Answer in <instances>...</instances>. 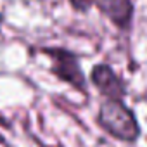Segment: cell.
<instances>
[{"mask_svg":"<svg viewBox=\"0 0 147 147\" xmlns=\"http://www.w3.org/2000/svg\"><path fill=\"white\" fill-rule=\"evenodd\" d=\"M97 2L102 12L107 14V18L113 23H116L119 28H126L130 24L131 12H133L131 0H97Z\"/></svg>","mask_w":147,"mask_h":147,"instance_id":"obj_4","label":"cell"},{"mask_svg":"<svg viewBox=\"0 0 147 147\" xmlns=\"http://www.w3.org/2000/svg\"><path fill=\"white\" fill-rule=\"evenodd\" d=\"M49 54L54 61L52 69L61 80L75 85L76 88H85V78H83V73L75 55L66 50H61V49L49 50Z\"/></svg>","mask_w":147,"mask_h":147,"instance_id":"obj_2","label":"cell"},{"mask_svg":"<svg viewBox=\"0 0 147 147\" xmlns=\"http://www.w3.org/2000/svg\"><path fill=\"white\" fill-rule=\"evenodd\" d=\"M92 82L109 99L119 100L125 95V87H123L121 80L114 75L109 66H104V64L102 66H95L94 71H92Z\"/></svg>","mask_w":147,"mask_h":147,"instance_id":"obj_3","label":"cell"},{"mask_svg":"<svg viewBox=\"0 0 147 147\" xmlns=\"http://www.w3.org/2000/svg\"><path fill=\"white\" fill-rule=\"evenodd\" d=\"M71 4L78 11H85V9L90 7V0H71Z\"/></svg>","mask_w":147,"mask_h":147,"instance_id":"obj_5","label":"cell"},{"mask_svg":"<svg viewBox=\"0 0 147 147\" xmlns=\"http://www.w3.org/2000/svg\"><path fill=\"white\" fill-rule=\"evenodd\" d=\"M99 123L102 125L104 130H107L111 135H114L119 140L131 142L140 133V128L131 111L126 106H123L121 100L116 99H109L100 106Z\"/></svg>","mask_w":147,"mask_h":147,"instance_id":"obj_1","label":"cell"},{"mask_svg":"<svg viewBox=\"0 0 147 147\" xmlns=\"http://www.w3.org/2000/svg\"><path fill=\"white\" fill-rule=\"evenodd\" d=\"M0 21H2V19H0Z\"/></svg>","mask_w":147,"mask_h":147,"instance_id":"obj_6","label":"cell"}]
</instances>
